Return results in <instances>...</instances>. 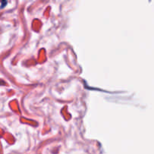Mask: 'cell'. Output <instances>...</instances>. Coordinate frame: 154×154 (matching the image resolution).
Listing matches in <instances>:
<instances>
[{
    "mask_svg": "<svg viewBox=\"0 0 154 154\" xmlns=\"http://www.w3.org/2000/svg\"><path fill=\"white\" fill-rule=\"evenodd\" d=\"M1 2H2V6H1V7L4 8L5 6L7 5V0H1Z\"/></svg>",
    "mask_w": 154,
    "mask_h": 154,
    "instance_id": "obj_1",
    "label": "cell"
}]
</instances>
